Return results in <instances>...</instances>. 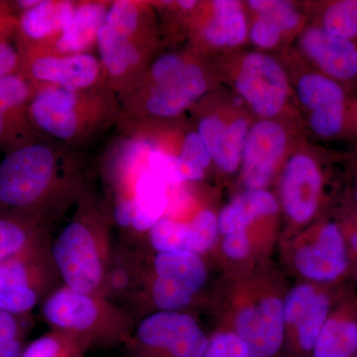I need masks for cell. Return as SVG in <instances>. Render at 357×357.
<instances>
[{
  "instance_id": "cell-5",
  "label": "cell",
  "mask_w": 357,
  "mask_h": 357,
  "mask_svg": "<svg viewBox=\"0 0 357 357\" xmlns=\"http://www.w3.org/2000/svg\"><path fill=\"white\" fill-rule=\"evenodd\" d=\"M147 10L141 2H110L98 31L96 47L105 84L116 95H124L142 77L147 57Z\"/></svg>"
},
{
  "instance_id": "cell-16",
  "label": "cell",
  "mask_w": 357,
  "mask_h": 357,
  "mask_svg": "<svg viewBox=\"0 0 357 357\" xmlns=\"http://www.w3.org/2000/svg\"><path fill=\"white\" fill-rule=\"evenodd\" d=\"M284 324V305L280 300L269 298L239 312L236 335L253 357H272L283 342Z\"/></svg>"
},
{
  "instance_id": "cell-30",
  "label": "cell",
  "mask_w": 357,
  "mask_h": 357,
  "mask_svg": "<svg viewBox=\"0 0 357 357\" xmlns=\"http://www.w3.org/2000/svg\"><path fill=\"white\" fill-rule=\"evenodd\" d=\"M149 241L157 252H191L189 223L162 218L149 230Z\"/></svg>"
},
{
  "instance_id": "cell-24",
  "label": "cell",
  "mask_w": 357,
  "mask_h": 357,
  "mask_svg": "<svg viewBox=\"0 0 357 357\" xmlns=\"http://www.w3.org/2000/svg\"><path fill=\"white\" fill-rule=\"evenodd\" d=\"M48 223L39 218L0 211V265L50 241Z\"/></svg>"
},
{
  "instance_id": "cell-27",
  "label": "cell",
  "mask_w": 357,
  "mask_h": 357,
  "mask_svg": "<svg viewBox=\"0 0 357 357\" xmlns=\"http://www.w3.org/2000/svg\"><path fill=\"white\" fill-rule=\"evenodd\" d=\"M357 349V321L344 317L326 319L316 344L314 357H354Z\"/></svg>"
},
{
  "instance_id": "cell-36",
  "label": "cell",
  "mask_w": 357,
  "mask_h": 357,
  "mask_svg": "<svg viewBox=\"0 0 357 357\" xmlns=\"http://www.w3.org/2000/svg\"><path fill=\"white\" fill-rule=\"evenodd\" d=\"M204 357H253L248 347L234 333H218L208 340Z\"/></svg>"
},
{
  "instance_id": "cell-28",
  "label": "cell",
  "mask_w": 357,
  "mask_h": 357,
  "mask_svg": "<svg viewBox=\"0 0 357 357\" xmlns=\"http://www.w3.org/2000/svg\"><path fill=\"white\" fill-rule=\"evenodd\" d=\"M319 27L357 43V0L328 2L321 9Z\"/></svg>"
},
{
  "instance_id": "cell-35",
  "label": "cell",
  "mask_w": 357,
  "mask_h": 357,
  "mask_svg": "<svg viewBox=\"0 0 357 357\" xmlns=\"http://www.w3.org/2000/svg\"><path fill=\"white\" fill-rule=\"evenodd\" d=\"M191 231V252L199 255L215 243L218 234V218L211 211L199 213L189 222Z\"/></svg>"
},
{
  "instance_id": "cell-11",
  "label": "cell",
  "mask_w": 357,
  "mask_h": 357,
  "mask_svg": "<svg viewBox=\"0 0 357 357\" xmlns=\"http://www.w3.org/2000/svg\"><path fill=\"white\" fill-rule=\"evenodd\" d=\"M297 96L309 110L310 126L319 137L333 139L349 131L351 100L342 84L321 73H309L298 82Z\"/></svg>"
},
{
  "instance_id": "cell-43",
  "label": "cell",
  "mask_w": 357,
  "mask_h": 357,
  "mask_svg": "<svg viewBox=\"0 0 357 357\" xmlns=\"http://www.w3.org/2000/svg\"><path fill=\"white\" fill-rule=\"evenodd\" d=\"M354 357H357V349H356V356Z\"/></svg>"
},
{
  "instance_id": "cell-15",
  "label": "cell",
  "mask_w": 357,
  "mask_h": 357,
  "mask_svg": "<svg viewBox=\"0 0 357 357\" xmlns=\"http://www.w3.org/2000/svg\"><path fill=\"white\" fill-rule=\"evenodd\" d=\"M323 175L316 160L307 154L291 157L284 169L281 197L289 217L297 222L311 220L318 210Z\"/></svg>"
},
{
  "instance_id": "cell-39",
  "label": "cell",
  "mask_w": 357,
  "mask_h": 357,
  "mask_svg": "<svg viewBox=\"0 0 357 357\" xmlns=\"http://www.w3.org/2000/svg\"><path fill=\"white\" fill-rule=\"evenodd\" d=\"M349 131L357 135V100H351L349 109Z\"/></svg>"
},
{
  "instance_id": "cell-6",
  "label": "cell",
  "mask_w": 357,
  "mask_h": 357,
  "mask_svg": "<svg viewBox=\"0 0 357 357\" xmlns=\"http://www.w3.org/2000/svg\"><path fill=\"white\" fill-rule=\"evenodd\" d=\"M51 241L0 265V311L28 316L59 287Z\"/></svg>"
},
{
  "instance_id": "cell-8",
  "label": "cell",
  "mask_w": 357,
  "mask_h": 357,
  "mask_svg": "<svg viewBox=\"0 0 357 357\" xmlns=\"http://www.w3.org/2000/svg\"><path fill=\"white\" fill-rule=\"evenodd\" d=\"M20 74L33 86H53L86 91L107 86L102 63L93 54L52 55L35 51L20 53Z\"/></svg>"
},
{
  "instance_id": "cell-3",
  "label": "cell",
  "mask_w": 357,
  "mask_h": 357,
  "mask_svg": "<svg viewBox=\"0 0 357 357\" xmlns=\"http://www.w3.org/2000/svg\"><path fill=\"white\" fill-rule=\"evenodd\" d=\"M119 114V96L107 86L86 91L35 86L27 107L30 124L40 136L72 150L95 139Z\"/></svg>"
},
{
  "instance_id": "cell-42",
  "label": "cell",
  "mask_w": 357,
  "mask_h": 357,
  "mask_svg": "<svg viewBox=\"0 0 357 357\" xmlns=\"http://www.w3.org/2000/svg\"><path fill=\"white\" fill-rule=\"evenodd\" d=\"M349 243H351V248L357 255V227L351 234V238H349Z\"/></svg>"
},
{
  "instance_id": "cell-40",
  "label": "cell",
  "mask_w": 357,
  "mask_h": 357,
  "mask_svg": "<svg viewBox=\"0 0 357 357\" xmlns=\"http://www.w3.org/2000/svg\"><path fill=\"white\" fill-rule=\"evenodd\" d=\"M176 3L185 11L192 10L195 7L198 6V1H195V0H181V1H177Z\"/></svg>"
},
{
  "instance_id": "cell-33",
  "label": "cell",
  "mask_w": 357,
  "mask_h": 357,
  "mask_svg": "<svg viewBox=\"0 0 357 357\" xmlns=\"http://www.w3.org/2000/svg\"><path fill=\"white\" fill-rule=\"evenodd\" d=\"M27 316L0 311V357H21L25 349Z\"/></svg>"
},
{
  "instance_id": "cell-34",
  "label": "cell",
  "mask_w": 357,
  "mask_h": 357,
  "mask_svg": "<svg viewBox=\"0 0 357 357\" xmlns=\"http://www.w3.org/2000/svg\"><path fill=\"white\" fill-rule=\"evenodd\" d=\"M248 6L258 17L275 23L282 31H291L300 23V14L293 3L284 0H251Z\"/></svg>"
},
{
  "instance_id": "cell-25",
  "label": "cell",
  "mask_w": 357,
  "mask_h": 357,
  "mask_svg": "<svg viewBox=\"0 0 357 357\" xmlns=\"http://www.w3.org/2000/svg\"><path fill=\"white\" fill-rule=\"evenodd\" d=\"M204 41L213 47H234L243 44L248 35L243 7L236 0H215L213 16L202 31Z\"/></svg>"
},
{
  "instance_id": "cell-31",
  "label": "cell",
  "mask_w": 357,
  "mask_h": 357,
  "mask_svg": "<svg viewBox=\"0 0 357 357\" xmlns=\"http://www.w3.org/2000/svg\"><path fill=\"white\" fill-rule=\"evenodd\" d=\"M86 352L63 333L51 330L26 345L21 357H84Z\"/></svg>"
},
{
  "instance_id": "cell-26",
  "label": "cell",
  "mask_w": 357,
  "mask_h": 357,
  "mask_svg": "<svg viewBox=\"0 0 357 357\" xmlns=\"http://www.w3.org/2000/svg\"><path fill=\"white\" fill-rule=\"evenodd\" d=\"M278 211L276 199L263 190H249L225 206L218 218V227L225 236L238 230H246L260 217L273 215Z\"/></svg>"
},
{
  "instance_id": "cell-10",
  "label": "cell",
  "mask_w": 357,
  "mask_h": 357,
  "mask_svg": "<svg viewBox=\"0 0 357 357\" xmlns=\"http://www.w3.org/2000/svg\"><path fill=\"white\" fill-rule=\"evenodd\" d=\"M236 86L253 112L264 119L276 116L288 98L287 75L280 64L266 54L249 53L244 57Z\"/></svg>"
},
{
  "instance_id": "cell-32",
  "label": "cell",
  "mask_w": 357,
  "mask_h": 357,
  "mask_svg": "<svg viewBox=\"0 0 357 357\" xmlns=\"http://www.w3.org/2000/svg\"><path fill=\"white\" fill-rule=\"evenodd\" d=\"M178 158L187 173L188 182L203 178L204 170L213 161L198 132H189L185 136Z\"/></svg>"
},
{
  "instance_id": "cell-23",
  "label": "cell",
  "mask_w": 357,
  "mask_h": 357,
  "mask_svg": "<svg viewBox=\"0 0 357 357\" xmlns=\"http://www.w3.org/2000/svg\"><path fill=\"white\" fill-rule=\"evenodd\" d=\"M328 312V296L311 286H299L289 294L284 306L285 321L297 326L299 344L305 351L314 349Z\"/></svg>"
},
{
  "instance_id": "cell-18",
  "label": "cell",
  "mask_w": 357,
  "mask_h": 357,
  "mask_svg": "<svg viewBox=\"0 0 357 357\" xmlns=\"http://www.w3.org/2000/svg\"><path fill=\"white\" fill-rule=\"evenodd\" d=\"M146 151L141 158L122 201L132 204V222L130 230L134 232L149 231L164 218L169 204V189L163 178L155 173L148 163Z\"/></svg>"
},
{
  "instance_id": "cell-20",
  "label": "cell",
  "mask_w": 357,
  "mask_h": 357,
  "mask_svg": "<svg viewBox=\"0 0 357 357\" xmlns=\"http://www.w3.org/2000/svg\"><path fill=\"white\" fill-rule=\"evenodd\" d=\"M295 262L301 273L314 281L332 282L344 275L349 257L344 234L337 223L324 225L316 243L298 251Z\"/></svg>"
},
{
  "instance_id": "cell-19",
  "label": "cell",
  "mask_w": 357,
  "mask_h": 357,
  "mask_svg": "<svg viewBox=\"0 0 357 357\" xmlns=\"http://www.w3.org/2000/svg\"><path fill=\"white\" fill-rule=\"evenodd\" d=\"M109 1L77 2L68 24L57 36L48 43L20 51H35L52 55H76L89 53L96 45L98 31L102 27Z\"/></svg>"
},
{
  "instance_id": "cell-2",
  "label": "cell",
  "mask_w": 357,
  "mask_h": 357,
  "mask_svg": "<svg viewBox=\"0 0 357 357\" xmlns=\"http://www.w3.org/2000/svg\"><path fill=\"white\" fill-rule=\"evenodd\" d=\"M112 225L107 199L86 184L72 218L50 244L62 285L102 295L114 253Z\"/></svg>"
},
{
  "instance_id": "cell-13",
  "label": "cell",
  "mask_w": 357,
  "mask_h": 357,
  "mask_svg": "<svg viewBox=\"0 0 357 357\" xmlns=\"http://www.w3.org/2000/svg\"><path fill=\"white\" fill-rule=\"evenodd\" d=\"M286 146L287 133L278 122L263 119L250 128L241 161L249 190H262L269 184Z\"/></svg>"
},
{
  "instance_id": "cell-37",
  "label": "cell",
  "mask_w": 357,
  "mask_h": 357,
  "mask_svg": "<svg viewBox=\"0 0 357 357\" xmlns=\"http://www.w3.org/2000/svg\"><path fill=\"white\" fill-rule=\"evenodd\" d=\"M283 31L275 23L266 18L258 17L250 30L249 38L255 46L262 49H271L279 43Z\"/></svg>"
},
{
  "instance_id": "cell-41",
  "label": "cell",
  "mask_w": 357,
  "mask_h": 357,
  "mask_svg": "<svg viewBox=\"0 0 357 357\" xmlns=\"http://www.w3.org/2000/svg\"><path fill=\"white\" fill-rule=\"evenodd\" d=\"M351 163H352V166H354V171H356L357 176V150L356 152H354V154H352L351 158ZM354 202H356L357 206V187L356 189V192H354Z\"/></svg>"
},
{
  "instance_id": "cell-12",
  "label": "cell",
  "mask_w": 357,
  "mask_h": 357,
  "mask_svg": "<svg viewBox=\"0 0 357 357\" xmlns=\"http://www.w3.org/2000/svg\"><path fill=\"white\" fill-rule=\"evenodd\" d=\"M208 88V81L202 68L195 63L187 62L182 70L166 81L131 91H144L143 96H139L142 98L143 109L147 114L169 119L189 109L206 93Z\"/></svg>"
},
{
  "instance_id": "cell-17",
  "label": "cell",
  "mask_w": 357,
  "mask_h": 357,
  "mask_svg": "<svg viewBox=\"0 0 357 357\" xmlns=\"http://www.w3.org/2000/svg\"><path fill=\"white\" fill-rule=\"evenodd\" d=\"M35 86L22 74L0 79V150L7 152L39 134L27 116Z\"/></svg>"
},
{
  "instance_id": "cell-1",
  "label": "cell",
  "mask_w": 357,
  "mask_h": 357,
  "mask_svg": "<svg viewBox=\"0 0 357 357\" xmlns=\"http://www.w3.org/2000/svg\"><path fill=\"white\" fill-rule=\"evenodd\" d=\"M69 148L37 136L0 161V211L49 220L76 204L86 187Z\"/></svg>"
},
{
  "instance_id": "cell-7",
  "label": "cell",
  "mask_w": 357,
  "mask_h": 357,
  "mask_svg": "<svg viewBox=\"0 0 357 357\" xmlns=\"http://www.w3.org/2000/svg\"><path fill=\"white\" fill-rule=\"evenodd\" d=\"M206 338L189 314L159 311L136 324L123 345L129 357H204Z\"/></svg>"
},
{
  "instance_id": "cell-38",
  "label": "cell",
  "mask_w": 357,
  "mask_h": 357,
  "mask_svg": "<svg viewBox=\"0 0 357 357\" xmlns=\"http://www.w3.org/2000/svg\"><path fill=\"white\" fill-rule=\"evenodd\" d=\"M223 250L229 257L241 259L248 255L249 243L246 230L231 232L225 236L223 241Z\"/></svg>"
},
{
  "instance_id": "cell-29",
  "label": "cell",
  "mask_w": 357,
  "mask_h": 357,
  "mask_svg": "<svg viewBox=\"0 0 357 357\" xmlns=\"http://www.w3.org/2000/svg\"><path fill=\"white\" fill-rule=\"evenodd\" d=\"M15 16L0 1V79L20 73L21 56L15 39Z\"/></svg>"
},
{
  "instance_id": "cell-9",
  "label": "cell",
  "mask_w": 357,
  "mask_h": 357,
  "mask_svg": "<svg viewBox=\"0 0 357 357\" xmlns=\"http://www.w3.org/2000/svg\"><path fill=\"white\" fill-rule=\"evenodd\" d=\"M151 299L160 311H177L191 303L203 287L206 269L192 252H159L154 258Z\"/></svg>"
},
{
  "instance_id": "cell-22",
  "label": "cell",
  "mask_w": 357,
  "mask_h": 357,
  "mask_svg": "<svg viewBox=\"0 0 357 357\" xmlns=\"http://www.w3.org/2000/svg\"><path fill=\"white\" fill-rule=\"evenodd\" d=\"M77 2L40 0L37 6L21 13L16 22L15 39L20 52L48 43L64 29Z\"/></svg>"
},
{
  "instance_id": "cell-14",
  "label": "cell",
  "mask_w": 357,
  "mask_h": 357,
  "mask_svg": "<svg viewBox=\"0 0 357 357\" xmlns=\"http://www.w3.org/2000/svg\"><path fill=\"white\" fill-rule=\"evenodd\" d=\"M299 44L303 53L321 74L345 89L357 81L356 42L335 36L317 25L304 30Z\"/></svg>"
},
{
  "instance_id": "cell-4",
  "label": "cell",
  "mask_w": 357,
  "mask_h": 357,
  "mask_svg": "<svg viewBox=\"0 0 357 357\" xmlns=\"http://www.w3.org/2000/svg\"><path fill=\"white\" fill-rule=\"evenodd\" d=\"M51 330L67 335L84 352L124 345L136 323L128 309L96 294L60 285L41 304Z\"/></svg>"
},
{
  "instance_id": "cell-21",
  "label": "cell",
  "mask_w": 357,
  "mask_h": 357,
  "mask_svg": "<svg viewBox=\"0 0 357 357\" xmlns=\"http://www.w3.org/2000/svg\"><path fill=\"white\" fill-rule=\"evenodd\" d=\"M249 130L246 119H237L227 124L218 115H208L199 121L197 132L218 168L234 173L243 161Z\"/></svg>"
}]
</instances>
